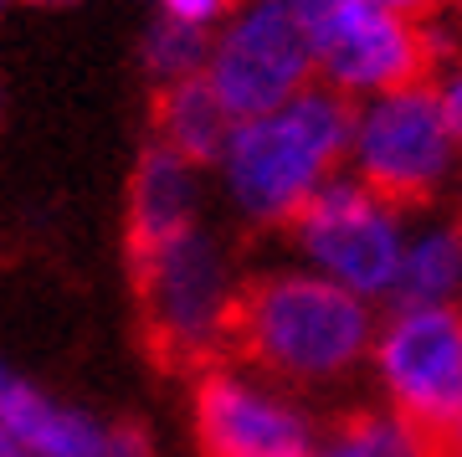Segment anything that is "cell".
Instances as JSON below:
<instances>
[{
	"instance_id": "cell-22",
	"label": "cell",
	"mask_w": 462,
	"mask_h": 457,
	"mask_svg": "<svg viewBox=\"0 0 462 457\" xmlns=\"http://www.w3.org/2000/svg\"><path fill=\"white\" fill-rule=\"evenodd\" d=\"M11 380H16V376H11V370H5V365H0V391H5V386H11Z\"/></svg>"
},
{
	"instance_id": "cell-4",
	"label": "cell",
	"mask_w": 462,
	"mask_h": 457,
	"mask_svg": "<svg viewBox=\"0 0 462 457\" xmlns=\"http://www.w3.org/2000/svg\"><path fill=\"white\" fill-rule=\"evenodd\" d=\"M303 32L314 82L349 108L411 88L431 72V21H406L375 0H288Z\"/></svg>"
},
{
	"instance_id": "cell-8",
	"label": "cell",
	"mask_w": 462,
	"mask_h": 457,
	"mask_svg": "<svg viewBox=\"0 0 462 457\" xmlns=\"http://www.w3.org/2000/svg\"><path fill=\"white\" fill-rule=\"evenodd\" d=\"M200 82L231 114V124L273 114L314 88V62L288 0H236L211 32Z\"/></svg>"
},
{
	"instance_id": "cell-12",
	"label": "cell",
	"mask_w": 462,
	"mask_h": 457,
	"mask_svg": "<svg viewBox=\"0 0 462 457\" xmlns=\"http://www.w3.org/2000/svg\"><path fill=\"white\" fill-rule=\"evenodd\" d=\"M391 303H462V216L427 211L406 227Z\"/></svg>"
},
{
	"instance_id": "cell-3",
	"label": "cell",
	"mask_w": 462,
	"mask_h": 457,
	"mask_svg": "<svg viewBox=\"0 0 462 457\" xmlns=\"http://www.w3.org/2000/svg\"><path fill=\"white\" fill-rule=\"evenodd\" d=\"M129 262L139 303H144L149 344L160 350V359L185 365V370L221 365V350H231V319H236V294H242V278L221 237L190 227Z\"/></svg>"
},
{
	"instance_id": "cell-14",
	"label": "cell",
	"mask_w": 462,
	"mask_h": 457,
	"mask_svg": "<svg viewBox=\"0 0 462 457\" xmlns=\"http://www.w3.org/2000/svg\"><path fill=\"white\" fill-rule=\"evenodd\" d=\"M309 457H442V447L427 432H416V426H406L401 416L380 406V411L345 416L329 437L314 442Z\"/></svg>"
},
{
	"instance_id": "cell-6",
	"label": "cell",
	"mask_w": 462,
	"mask_h": 457,
	"mask_svg": "<svg viewBox=\"0 0 462 457\" xmlns=\"http://www.w3.org/2000/svg\"><path fill=\"white\" fill-rule=\"evenodd\" d=\"M406 211L385 196L365 191L355 175H334L303 211L293 216V247L298 267L319 273L324 283L345 288L375 309L380 298L396 294L401 247H406Z\"/></svg>"
},
{
	"instance_id": "cell-10",
	"label": "cell",
	"mask_w": 462,
	"mask_h": 457,
	"mask_svg": "<svg viewBox=\"0 0 462 457\" xmlns=\"http://www.w3.org/2000/svg\"><path fill=\"white\" fill-rule=\"evenodd\" d=\"M200 227V170L149 139L129 180V257Z\"/></svg>"
},
{
	"instance_id": "cell-13",
	"label": "cell",
	"mask_w": 462,
	"mask_h": 457,
	"mask_svg": "<svg viewBox=\"0 0 462 457\" xmlns=\"http://www.w3.org/2000/svg\"><path fill=\"white\" fill-rule=\"evenodd\" d=\"M226 134H231V114L216 103V93L200 78L154 93V145L175 149V154L190 160L196 170L221 160Z\"/></svg>"
},
{
	"instance_id": "cell-20",
	"label": "cell",
	"mask_w": 462,
	"mask_h": 457,
	"mask_svg": "<svg viewBox=\"0 0 462 457\" xmlns=\"http://www.w3.org/2000/svg\"><path fill=\"white\" fill-rule=\"evenodd\" d=\"M0 457H32V452H26V447H21V442L11 437L5 426H0Z\"/></svg>"
},
{
	"instance_id": "cell-23",
	"label": "cell",
	"mask_w": 462,
	"mask_h": 457,
	"mask_svg": "<svg viewBox=\"0 0 462 457\" xmlns=\"http://www.w3.org/2000/svg\"><path fill=\"white\" fill-rule=\"evenodd\" d=\"M26 5H67V0H26Z\"/></svg>"
},
{
	"instance_id": "cell-1",
	"label": "cell",
	"mask_w": 462,
	"mask_h": 457,
	"mask_svg": "<svg viewBox=\"0 0 462 457\" xmlns=\"http://www.w3.org/2000/svg\"><path fill=\"white\" fill-rule=\"evenodd\" d=\"M375 309L309 267H273L242 283L231 350L273 386H339L370 359Z\"/></svg>"
},
{
	"instance_id": "cell-15",
	"label": "cell",
	"mask_w": 462,
	"mask_h": 457,
	"mask_svg": "<svg viewBox=\"0 0 462 457\" xmlns=\"http://www.w3.org/2000/svg\"><path fill=\"white\" fill-rule=\"evenodd\" d=\"M206 51H211V32L154 16L144 32V72L154 78V88H175L206 72Z\"/></svg>"
},
{
	"instance_id": "cell-11",
	"label": "cell",
	"mask_w": 462,
	"mask_h": 457,
	"mask_svg": "<svg viewBox=\"0 0 462 457\" xmlns=\"http://www.w3.org/2000/svg\"><path fill=\"white\" fill-rule=\"evenodd\" d=\"M0 426L26 447L32 457H108L114 432L88 411L57 406L32 380H11L0 391Z\"/></svg>"
},
{
	"instance_id": "cell-5",
	"label": "cell",
	"mask_w": 462,
	"mask_h": 457,
	"mask_svg": "<svg viewBox=\"0 0 462 457\" xmlns=\"http://www.w3.org/2000/svg\"><path fill=\"white\" fill-rule=\"evenodd\" d=\"M345 175H355L365 191L385 196L401 211L431 206L447 185H457L462 149L437 114L427 78L349 108Z\"/></svg>"
},
{
	"instance_id": "cell-9",
	"label": "cell",
	"mask_w": 462,
	"mask_h": 457,
	"mask_svg": "<svg viewBox=\"0 0 462 457\" xmlns=\"http://www.w3.org/2000/svg\"><path fill=\"white\" fill-rule=\"evenodd\" d=\"M196 437L206 457H309L319 426L303 401L247 365L196 376Z\"/></svg>"
},
{
	"instance_id": "cell-16",
	"label": "cell",
	"mask_w": 462,
	"mask_h": 457,
	"mask_svg": "<svg viewBox=\"0 0 462 457\" xmlns=\"http://www.w3.org/2000/svg\"><path fill=\"white\" fill-rule=\"evenodd\" d=\"M431 42H437V32H431ZM427 88H431V98H437V114H442L447 134H452V139H457V149H462V47L447 51L442 42H437Z\"/></svg>"
},
{
	"instance_id": "cell-7",
	"label": "cell",
	"mask_w": 462,
	"mask_h": 457,
	"mask_svg": "<svg viewBox=\"0 0 462 457\" xmlns=\"http://www.w3.org/2000/svg\"><path fill=\"white\" fill-rule=\"evenodd\" d=\"M370 370L391 416L442 442L462 411V303H391L375 319Z\"/></svg>"
},
{
	"instance_id": "cell-2",
	"label": "cell",
	"mask_w": 462,
	"mask_h": 457,
	"mask_svg": "<svg viewBox=\"0 0 462 457\" xmlns=\"http://www.w3.org/2000/svg\"><path fill=\"white\" fill-rule=\"evenodd\" d=\"M349 154V103L309 88L273 114L231 124L216 180L226 206L247 227H293V216L345 175Z\"/></svg>"
},
{
	"instance_id": "cell-21",
	"label": "cell",
	"mask_w": 462,
	"mask_h": 457,
	"mask_svg": "<svg viewBox=\"0 0 462 457\" xmlns=\"http://www.w3.org/2000/svg\"><path fill=\"white\" fill-rule=\"evenodd\" d=\"M447 11H452V21L462 26V0H447Z\"/></svg>"
},
{
	"instance_id": "cell-18",
	"label": "cell",
	"mask_w": 462,
	"mask_h": 457,
	"mask_svg": "<svg viewBox=\"0 0 462 457\" xmlns=\"http://www.w3.org/2000/svg\"><path fill=\"white\" fill-rule=\"evenodd\" d=\"M375 5H385V11H396L406 21H431L437 11H447V0H375Z\"/></svg>"
},
{
	"instance_id": "cell-24",
	"label": "cell",
	"mask_w": 462,
	"mask_h": 457,
	"mask_svg": "<svg viewBox=\"0 0 462 457\" xmlns=\"http://www.w3.org/2000/svg\"><path fill=\"white\" fill-rule=\"evenodd\" d=\"M0 5H5V0H0Z\"/></svg>"
},
{
	"instance_id": "cell-17",
	"label": "cell",
	"mask_w": 462,
	"mask_h": 457,
	"mask_svg": "<svg viewBox=\"0 0 462 457\" xmlns=\"http://www.w3.org/2000/svg\"><path fill=\"white\" fill-rule=\"evenodd\" d=\"M108 457H154V447L139 426H114V452Z\"/></svg>"
},
{
	"instance_id": "cell-19",
	"label": "cell",
	"mask_w": 462,
	"mask_h": 457,
	"mask_svg": "<svg viewBox=\"0 0 462 457\" xmlns=\"http://www.w3.org/2000/svg\"><path fill=\"white\" fill-rule=\"evenodd\" d=\"M437 447H442V457H462V411H457V422L442 432V442H437Z\"/></svg>"
}]
</instances>
